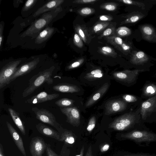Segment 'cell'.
Segmentation results:
<instances>
[{"mask_svg":"<svg viewBox=\"0 0 156 156\" xmlns=\"http://www.w3.org/2000/svg\"><path fill=\"white\" fill-rule=\"evenodd\" d=\"M76 30L81 39L84 42H86V36L84 31L80 27H77L76 28Z\"/></svg>","mask_w":156,"mask_h":156,"instance_id":"obj_41","label":"cell"},{"mask_svg":"<svg viewBox=\"0 0 156 156\" xmlns=\"http://www.w3.org/2000/svg\"><path fill=\"white\" fill-rule=\"evenodd\" d=\"M21 61L19 60L9 62L5 65L0 71V89L9 84L10 79Z\"/></svg>","mask_w":156,"mask_h":156,"instance_id":"obj_6","label":"cell"},{"mask_svg":"<svg viewBox=\"0 0 156 156\" xmlns=\"http://www.w3.org/2000/svg\"><path fill=\"white\" fill-rule=\"evenodd\" d=\"M62 9L60 7L52 10L43 14L42 17L36 20L21 35V37L29 36L36 37L41 31L49 24Z\"/></svg>","mask_w":156,"mask_h":156,"instance_id":"obj_1","label":"cell"},{"mask_svg":"<svg viewBox=\"0 0 156 156\" xmlns=\"http://www.w3.org/2000/svg\"><path fill=\"white\" fill-rule=\"evenodd\" d=\"M103 74L100 69L94 70L86 74L84 78L87 80H91L103 77Z\"/></svg>","mask_w":156,"mask_h":156,"instance_id":"obj_25","label":"cell"},{"mask_svg":"<svg viewBox=\"0 0 156 156\" xmlns=\"http://www.w3.org/2000/svg\"><path fill=\"white\" fill-rule=\"evenodd\" d=\"M53 89L56 91L62 93L77 92L80 89L76 86L66 83H61L54 85Z\"/></svg>","mask_w":156,"mask_h":156,"instance_id":"obj_21","label":"cell"},{"mask_svg":"<svg viewBox=\"0 0 156 156\" xmlns=\"http://www.w3.org/2000/svg\"><path fill=\"white\" fill-rule=\"evenodd\" d=\"M46 148V143L43 138L36 136L31 139L29 149L32 156H42Z\"/></svg>","mask_w":156,"mask_h":156,"instance_id":"obj_9","label":"cell"},{"mask_svg":"<svg viewBox=\"0 0 156 156\" xmlns=\"http://www.w3.org/2000/svg\"><path fill=\"white\" fill-rule=\"evenodd\" d=\"M61 141L69 144H73L75 142V139L72 133L68 131H63L61 135Z\"/></svg>","mask_w":156,"mask_h":156,"instance_id":"obj_29","label":"cell"},{"mask_svg":"<svg viewBox=\"0 0 156 156\" xmlns=\"http://www.w3.org/2000/svg\"><path fill=\"white\" fill-rule=\"evenodd\" d=\"M99 51L101 53L106 56L115 58L117 55V54L114 50L108 46L101 47L99 49Z\"/></svg>","mask_w":156,"mask_h":156,"instance_id":"obj_28","label":"cell"},{"mask_svg":"<svg viewBox=\"0 0 156 156\" xmlns=\"http://www.w3.org/2000/svg\"><path fill=\"white\" fill-rule=\"evenodd\" d=\"M3 151L2 145L1 143L0 144V156H5Z\"/></svg>","mask_w":156,"mask_h":156,"instance_id":"obj_49","label":"cell"},{"mask_svg":"<svg viewBox=\"0 0 156 156\" xmlns=\"http://www.w3.org/2000/svg\"><path fill=\"white\" fill-rule=\"evenodd\" d=\"M105 107V114L108 115L124 110L127 107V104L122 100H113L107 102Z\"/></svg>","mask_w":156,"mask_h":156,"instance_id":"obj_12","label":"cell"},{"mask_svg":"<svg viewBox=\"0 0 156 156\" xmlns=\"http://www.w3.org/2000/svg\"><path fill=\"white\" fill-rule=\"evenodd\" d=\"M144 95L146 96L154 95L156 94V85L154 84L146 85L143 89Z\"/></svg>","mask_w":156,"mask_h":156,"instance_id":"obj_26","label":"cell"},{"mask_svg":"<svg viewBox=\"0 0 156 156\" xmlns=\"http://www.w3.org/2000/svg\"><path fill=\"white\" fill-rule=\"evenodd\" d=\"M118 1L123 2L126 4L136 5L140 7H143L145 6V5L144 3L137 1H133L131 0H118Z\"/></svg>","mask_w":156,"mask_h":156,"instance_id":"obj_35","label":"cell"},{"mask_svg":"<svg viewBox=\"0 0 156 156\" xmlns=\"http://www.w3.org/2000/svg\"><path fill=\"white\" fill-rule=\"evenodd\" d=\"M62 112L67 117L66 122L74 126H78L80 123V115L76 107L60 108Z\"/></svg>","mask_w":156,"mask_h":156,"instance_id":"obj_11","label":"cell"},{"mask_svg":"<svg viewBox=\"0 0 156 156\" xmlns=\"http://www.w3.org/2000/svg\"><path fill=\"white\" fill-rule=\"evenodd\" d=\"M59 96L57 93L48 94L42 91L27 99L26 102L32 104H37L55 99Z\"/></svg>","mask_w":156,"mask_h":156,"instance_id":"obj_15","label":"cell"},{"mask_svg":"<svg viewBox=\"0 0 156 156\" xmlns=\"http://www.w3.org/2000/svg\"><path fill=\"white\" fill-rule=\"evenodd\" d=\"M37 1L36 0H28L27 1L23 7V11H26L30 9L35 4Z\"/></svg>","mask_w":156,"mask_h":156,"instance_id":"obj_37","label":"cell"},{"mask_svg":"<svg viewBox=\"0 0 156 156\" xmlns=\"http://www.w3.org/2000/svg\"><path fill=\"white\" fill-rule=\"evenodd\" d=\"M94 12V10L92 8L85 7L79 10L78 12L81 15H87L91 14Z\"/></svg>","mask_w":156,"mask_h":156,"instance_id":"obj_38","label":"cell"},{"mask_svg":"<svg viewBox=\"0 0 156 156\" xmlns=\"http://www.w3.org/2000/svg\"><path fill=\"white\" fill-rule=\"evenodd\" d=\"M123 156H155L147 155V154H133L126 155H124Z\"/></svg>","mask_w":156,"mask_h":156,"instance_id":"obj_48","label":"cell"},{"mask_svg":"<svg viewBox=\"0 0 156 156\" xmlns=\"http://www.w3.org/2000/svg\"><path fill=\"white\" fill-rule=\"evenodd\" d=\"M100 8L110 11L115 10L117 8V5L114 3L108 2L103 4L100 6Z\"/></svg>","mask_w":156,"mask_h":156,"instance_id":"obj_32","label":"cell"},{"mask_svg":"<svg viewBox=\"0 0 156 156\" xmlns=\"http://www.w3.org/2000/svg\"><path fill=\"white\" fill-rule=\"evenodd\" d=\"M131 30L126 27H121L118 28L115 30V34L119 37H124L129 35L131 34Z\"/></svg>","mask_w":156,"mask_h":156,"instance_id":"obj_30","label":"cell"},{"mask_svg":"<svg viewBox=\"0 0 156 156\" xmlns=\"http://www.w3.org/2000/svg\"><path fill=\"white\" fill-rule=\"evenodd\" d=\"M85 156H92V147L91 146L88 148Z\"/></svg>","mask_w":156,"mask_h":156,"instance_id":"obj_47","label":"cell"},{"mask_svg":"<svg viewBox=\"0 0 156 156\" xmlns=\"http://www.w3.org/2000/svg\"><path fill=\"white\" fill-rule=\"evenodd\" d=\"M83 59H80L78 61L74 62L69 66L67 67V68L68 69H71L76 68L81 64L83 62Z\"/></svg>","mask_w":156,"mask_h":156,"instance_id":"obj_42","label":"cell"},{"mask_svg":"<svg viewBox=\"0 0 156 156\" xmlns=\"http://www.w3.org/2000/svg\"><path fill=\"white\" fill-rule=\"evenodd\" d=\"M156 108V95L144 102L140 108V113L143 119L145 120Z\"/></svg>","mask_w":156,"mask_h":156,"instance_id":"obj_14","label":"cell"},{"mask_svg":"<svg viewBox=\"0 0 156 156\" xmlns=\"http://www.w3.org/2000/svg\"><path fill=\"white\" fill-rule=\"evenodd\" d=\"M64 1L63 0L50 1L39 8L34 14L33 16L36 17L43 13L57 9Z\"/></svg>","mask_w":156,"mask_h":156,"instance_id":"obj_18","label":"cell"},{"mask_svg":"<svg viewBox=\"0 0 156 156\" xmlns=\"http://www.w3.org/2000/svg\"><path fill=\"white\" fill-rule=\"evenodd\" d=\"M109 87V84H104L96 93L88 100L85 104L86 107H89L98 101L107 91Z\"/></svg>","mask_w":156,"mask_h":156,"instance_id":"obj_19","label":"cell"},{"mask_svg":"<svg viewBox=\"0 0 156 156\" xmlns=\"http://www.w3.org/2000/svg\"><path fill=\"white\" fill-rule=\"evenodd\" d=\"M96 1V0H78L74 1L73 2L76 3L86 4L91 3Z\"/></svg>","mask_w":156,"mask_h":156,"instance_id":"obj_44","label":"cell"},{"mask_svg":"<svg viewBox=\"0 0 156 156\" xmlns=\"http://www.w3.org/2000/svg\"><path fill=\"white\" fill-rule=\"evenodd\" d=\"M39 61V58H36L17 67L14 73L10 79L9 84L16 78L30 73L36 67Z\"/></svg>","mask_w":156,"mask_h":156,"instance_id":"obj_8","label":"cell"},{"mask_svg":"<svg viewBox=\"0 0 156 156\" xmlns=\"http://www.w3.org/2000/svg\"><path fill=\"white\" fill-rule=\"evenodd\" d=\"M36 127L37 130L41 134L61 141L62 133L52 128L41 123L37 124Z\"/></svg>","mask_w":156,"mask_h":156,"instance_id":"obj_13","label":"cell"},{"mask_svg":"<svg viewBox=\"0 0 156 156\" xmlns=\"http://www.w3.org/2000/svg\"><path fill=\"white\" fill-rule=\"evenodd\" d=\"M32 111L36 115V118L40 121L48 124L55 128L59 132L62 133V128L56 121L53 114L46 109L33 108Z\"/></svg>","mask_w":156,"mask_h":156,"instance_id":"obj_5","label":"cell"},{"mask_svg":"<svg viewBox=\"0 0 156 156\" xmlns=\"http://www.w3.org/2000/svg\"><path fill=\"white\" fill-rule=\"evenodd\" d=\"M149 58L143 51H133L131 55V62L134 65H140L147 62Z\"/></svg>","mask_w":156,"mask_h":156,"instance_id":"obj_20","label":"cell"},{"mask_svg":"<svg viewBox=\"0 0 156 156\" xmlns=\"http://www.w3.org/2000/svg\"><path fill=\"white\" fill-rule=\"evenodd\" d=\"M115 29L114 27H109L105 30L100 36V38L115 34Z\"/></svg>","mask_w":156,"mask_h":156,"instance_id":"obj_33","label":"cell"},{"mask_svg":"<svg viewBox=\"0 0 156 156\" xmlns=\"http://www.w3.org/2000/svg\"><path fill=\"white\" fill-rule=\"evenodd\" d=\"M3 25L2 23V22H1L0 24V48L2 47V42L3 41Z\"/></svg>","mask_w":156,"mask_h":156,"instance_id":"obj_45","label":"cell"},{"mask_svg":"<svg viewBox=\"0 0 156 156\" xmlns=\"http://www.w3.org/2000/svg\"><path fill=\"white\" fill-rule=\"evenodd\" d=\"M6 125L10 134L18 148L24 156H26L22 138L10 123L6 121Z\"/></svg>","mask_w":156,"mask_h":156,"instance_id":"obj_16","label":"cell"},{"mask_svg":"<svg viewBox=\"0 0 156 156\" xmlns=\"http://www.w3.org/2000/svg\"><path fill=\"white\" fill-rule=\"evenodd\" d=\"M109 23L108 22H102L99 23L95 25L93 28V31L97 33L103 30L108 26Z\"/></svg>","mask_w":156,"mask_h":156,"instance_id":"obj_31","label":"cell"},{"mask_svg":"<svg viewBox=\"0 0 156 156\" xmlns=\"http://www.w3.org/2000/svg\"><path fill=\"white\" fill-rule=\"evenodd\" d=\"M134 113H126L120 116L109 125V127L114 130L122 131L130 128L136 122Z\"/></svg>","mask_w":156,"mask_h":156,"instance_id":"obj_4","label":"cell"},{"mask_svg":"<svg viewBox=\"0 0 156 156\" xmlns=\"http://www.w3.org/2000/svg\"><path fill=\"white\" fill-rule=\"evenodd\" d=\"M143 70L140 69L132 70H126L114 72L113 75L114 77L117 80L130 83L134 81L136 78L139 73Z\"/></svg>","mask_w":156,"mask_h":156,"instance_id":"obj_10","label":"cell"},{"mask_svg":"<svg viewBox=\"0 0 156 156\" xmlns=\"http://www.w3.org/2000/svg\"><path fill=\"white\" fill-rule=\"evenodd\" d=\"M84 147L83 146L81 149L80 154L79 155H76V156H83L84 154Z\"/></svg>","mask_w":156,"mask_h":156,"instance_id":"obj_50","label":"cell"},{"mask_svg":"<svg viewBox=\"0 0 156 156\" xmlns=\"http://www.w3.org/2000/svg\"><path fill=\"white\" fill-rule=\"evenodd\" d=\"M96 120L95 116H93L90 119L87 126V130L89 132H91L94 128L96 124Z\"/></svg>","mask_w":156,"mask_h":156,"instance_id":"obj_34","label":"cell"},{"mask_svg":"<svg viewBox=\"0 0 156 156\" xmlns=\"http://www.w3.org/2000/svg\"><path fill=\"white\" fill-rule=\"evenodd\" d=\"M73 41L74 44L78 47L82 48L83 46L82 39L78 34L75 33L74 36Z\"/></svg>","mask_w":156,"mask_h":156,"instance_id":"obj_36","label":"cell"},{"mask_svg":"<svg viewBox=\"0 0 156 156\" xmlns=\"http://www.w3.org/2000/svg\"><path fill=\"white\" fill-rule=\"evenodd\" d=\"M112 19V16L106 15H102L99 17L100 20L104 22H108L111 21Z\"/></svg>","mask_w":156,"mask_h":156,"instance_id":"obj_43","label":"cell"},{"mask_svg":"<svg viewBox=\"0 0 156 156\" xmlns=\"http://www.w3.org/2000/svg\"><path fill=\"white\" fill-rule=\"evenodd\" d=\"M104 38L108 42L124 54H128L132 49L131 42L124 41L115 34L105 37Z\"/></svg>","mask_w":156,"mask_h":156,"instance_id":"obj_7","label":"cell"},{"mask_svg":"<svg viewBox=\"0 0 156 156\" xmlns=\"http://www.w3.org/2000/svg\"><path fill=\"white\" fill-rule=\"evenodd\" d=\"M45 151L47 156H60L51 149L50 145L49 144H46V148Z\"/></svg>","mask_w":156,"mask_h":156,"instance_id":"obj_40","label":"cell"},{"mask_svg":"<svg viewBox=\"0 0 156 156\" xmlns=\"http://www.w3.org/2000/svg\"><path fill=\"white\" fill-rule=\"evenodd\" d=\"M55 69L52 66L33 76L30 79L27 87L23 90L22 96L26 97L32 93L36 89L44 83L50 85L53 83V80L52 73Z\"/></svg>","mask_w":156,"mask_h":156,"instance_id":"obj_2","label":"cell"},{"mask_svg":"<svg viewBox=\"0 0 156 156\" xmlns=\"http://www.w3.org/2000/svg\"><path fill=\"white\" fill-rule=\"evenodd\" d=\"M74 101L66 98L59 99L55 102V104L60 108H66L71 106L73 104Z\"/></svg>","mask_w":156,"mask_h":156,"instance_id":"obj_27","label":"cell"},{"mask_svg":"<svg viewBox=\"0 0 156 156\" xmlns=\"http://www.w3.org/2000/svg\"><path fill=\"white\" fill-rule=\"evenodd\" d=\"M143 38L150 42H156V32L150 25H144L140 27Z\"/></svg>","mask_w":156,"mask_h":156,"instance_id":"obj_17","label":"cell"},{"mask_svg":"<svg viewBox=\"0 0 156 156\" xmlns=\"http://www.w3.org/2000/svg\"><path fill=\"white\" fill-rule=\"evenodd\" d=\"M144 16L142 13L138 12H131L125 17L126 19L122 22V24L133 23L136 22Z\"/></svg>","mask_w":156,"mask_h":156,"instance_id":"obj_24","label":"cell"},{"mask_svg":"<svg viewBox=\"0 0 156 156\" xmlns=\"http://www.w3.org/2000/svg\"><path fill=\"white\" fill-rule=\"evenodd\" d=\"M55 30L54 28L47 27L41 31L36 37L35 43L40 44L48 39L53 34Z\"/></svg>","mask_w":156,"mask_h":156,"instance_id":"obj_22","label":"cell"},{"mask_svg":"<svg viewBox=\"0 0 156 156\" xmlns=\"http://www.w3.org/2000/svg\"><path fill=\"white\" fill-rule=\"evenodd\" d=\"M109 145L107 144L103 145L101 148V151L102 152H104L108 151L109 149Z\"/></svg>","mask_w":156,"mask_h":156,"instance_id":"obj_46","label":"cell"},{"mask_svg":"<svg viewBox=\"0 0 156 156\" xmlns=\"http://www.w3.org/2000/svg\"><path fill=\"white\" fill-rule=\"evenodd\" d=\"M121 137L125 139L132 140L137 144H149L156 142V133L145 130H134L122 134Z\"/></svg>","mask_w":156,"mask_h":156,"instance_id":"obj_3","label":"cell"},{"mask_svg":"<svg viewBox=\"0 0 156 156\" xmlns=\"http://www.w3.org/2000/svg\"><path fill=\"white\" fill-rule=\"evenodd\" d=\"M123 99L126 102H135L137 101V98L134 96L129 94H125L122 96Z\"/></svg>","mask_w":156,"mask_h":156,"instance_id":"obj_39","label":"cell"},{"mask_svg":"<svg viewBox=\"0 0 156 156\" xmlns=\"http://www.w3.org/2000/svg\"><path fill=\"white\" fill-rule=\"evenodd\" d=\"M10 115L13 120L22 134H26L25 128L20 116L19 113L13 109L9 108L8 109Z\"/></svg>","mask_w":156,"mask_h":156,"instance_id":"obj_23","label":"cell"}]
</instances>
